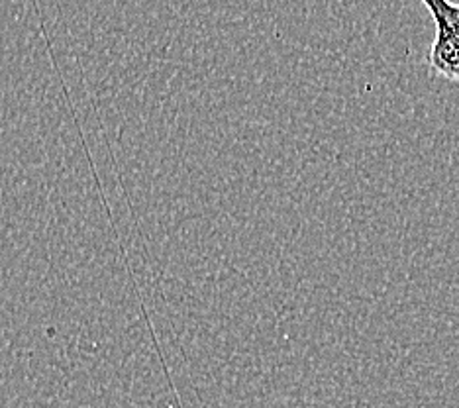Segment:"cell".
<instances>
[{"instance_id": "1", "label": "cell", "mask_w": 459, "mask_h": 408, "mask_svg": "<svg viewBox=\"0 0 459 408\" xmlns=\"http://www.w3.org/2000/svg\"><path fill=\"white\" fill-rule=\"evenodd\" d=\"M432 14L436 38L426 56V65L434 77L459 85V3L452 0H420Z\"/></svg>"}]
</instances>
